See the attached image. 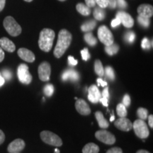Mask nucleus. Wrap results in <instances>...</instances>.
I'll return each instance as SVG.
<instances>
[{"instance_id":"nucleus-49","label":"nucleus","mask_w":153,"mask_h":153,"mask_svg":"<svg viewBox=\"0 0 153 153\" xmlns=\"http://www.w3.org/2000/svg\"><path fill=\"white\" fill-rule=\"evenodd\" d=\"M4 59V53L3 49L0 47V62H1Z\"/></svg>"},{"instance_id":"nucleus-5","label":"nucleus","mask_w":153,"mask_h":153,"mask_svg":"<svg viewBox=\"0 0 153 153\" xmlns=\"http://www.w3.org/2000/svg\"><path fill=\"white\" fill-rule=\"evenodd\" d=\"M133 128L135 135L141 139H145L149 136L150 131L147 124L143 120H135L133 124Z\"/></svg>"},{"instance_id":"nucleus-22","label":"nucleus","mask_w":153,"mask_h":153,"mask_svg":"<svg viewBox=\"0 0 153 153\" xmlns=\"http://www.w3.org/2000/svg\"><path fill=\"white\" fill-rule=\"evenodd\" d=\"M97 26V22L94 20H90L89 22H85L81 26V30L84 32H88L92 30Z\"/></svg>"},{"instance_id":"nucleus-32","label":"nucleus","mask_w":153,"mask_h":153,"mask_svg":"<svg viewBox=\"0 0 153 153\" xmlns=\"http://www.w3.org/2000/svg\"><path fill=\"white\" fill-rule=\"evenodd\" d=\"M152 41H151V43H150V41H149L148 38H143L142 43H141V46H142L143 49L149 50L151 47H152Z\"/></svg>"},{"instance_id":"nucleus-33","label":"nucleus","mask_w":153,"mask_h":153,"mask_svg":"<svg viewBox=\"0 0 153 153\" xmlns=\"http://www.w3.org/2000/svg\"><path fill=\"white\" fill-rule=\"evenodd\" d=\"M135 34L134 33L133 31H129L126 33L125 39L128 43H133L134 41H135Z\"/></svg>"},{"instance_id":"nucleus-55","label":"nucleus","mask_w":153,"mask_h":153,"mask_svg":"<svg viewBox=\"0 0 153 153\" xmlns=\"http://www.w3.org/2000/svg\"><path fill=\"white\" fill-rule=\"evenodd\" d=\"M25 1H27V2H30V1H32L33 0H24Z\"/></svg>"},{"instance_id":"nucleus-39","label":"nucleus","mask_w":153,"mask_h":153,"mask_svg":"<svg viewBox=\"0 0 153 153\" xmlns=\"http://www.w3.org/2000/svg\"><path fill=\"white\" fill-rule=\"evenodd\" d=\"M106 153H123L122 149L120 148H117V147H115V148H112L107 151Z\"/></svg>"},{"instance_id":"nucleus-3","label":"nucleus","mask_w":153,"mask_h":153,"mask_svg":"<svg viewBox=\"0 0 153 153\" xmlns=\"http://www.w3.org/2000/svg\"><path fill=\"white\" fill-rule=\"evenodd\" d=\"M4 27L9 35L11 36H18L22 33V29L21 26L16 22L12 16H7L3 22Z\"/></svg>"},{"instance_id":"nucleus-37","label":"nucleus","mask_w":153,"mask_h":153,"mask_svg":"<svg viewBox=\"0 0 153 153\" xmlns=\"http://www.w3.org/2000/svg\"><path fill=\"white\" fill-rule=\"evenodd\" d=\"M131 98L128 94H125L123 99V104L126 107H128L131 105Z\"/></svg>"},{"instance_id":"nucleus-19","label":"nucleus","mask_w":153,"mask_h":153,"mask_svg":"<svg viewBox=\"0 0 153 153\" xmlns=\"http://www.w3.org/2000/svg\"><path fill=\"white\" fill-rule=\"evenodd\" d=\"M95 116L96 118H97V122H98L99 127H100L101 128L106 129L107 128H108V126H109V123H108L106 118H104L102 113L101 111H97L95 113Z\"/></svg>"},{"instance_id":"nucleus-42","label":"nucleus","mask_w":153,"mask_h":153,"mask_svg":"<svg viewBox=\"0 0 153 153\" xmlns=\"http://www.w3.org/2000/svg\"><path fill=\"white\" fill-rule=\"evenodd\" d=\"M120 24V22L118 18H116V19H114V20H112L111 24V26L113 28L117 27V26H119Z\"/></svg>"},{"instance_id":"nucleus-7","label":"nucleus","mask_w":153,"mask_h":153,"mask_svg":"<svg viewBox=\"0 0 153 153\" xmlns=\"http://www.w3.org/2000/svg\"><path fill=\"white\" fill-rule=\"evenodd\" d=\"M18 78L22 83L29 85L32 81V75L28 71V67L26 64H21L17 70Z\"/></svg>"},{"instance_id":"nucleus-25","label":"nucleus","mask_w":153,"mask_h":153,"mask_svg":"<svg viewBox=\"0 0 153 153\" xmlns=\"http://www.w3.org/2000/svg\"><path fill=\"white\" fill-rule=\"evenodd\" d=\"M85 38V41H86L88 45H89L90 46H94L97 45V40L94 36H93V34L91 33H87L84 36Z\"/></svg>"},{"instance_id":"nucleus-41","label":"nucleus","mask_w":153,"mask_h":153,"mask_svg":"<svg viewBox=\"0 0 153 153\" xmlns=\"http://www.w3.org/2000/svg\"><path fill=\"white\" fill-rule=\"evenodd\" d=\"M108 2V7L111 9H115L116 7V0H107Z\"/></svg>"},{"instance_id":"nucleus-50","label":"nucleus","mask_w":153,"mask_h":153,"mask_svg":"<svg viewBox=\"0 0 153 153\" xmlns=\"http://www.w3.org/2000/svg\"><path fill=\"white\" fill-rule=\"evenodd\" d=\"M6 0H0V11H1L5 7Z\"/></svg>"},{"instance_id":"nucleus-23","label":"nucleus","mask_w":153,"mask_h":153,"mask_svg":"<svg viewBox=\"0 0 153 153\" xmlns=\"http://www.w3.org/2000/svg\"><path fill=\"white\" fill-rule=\"evenodd\" d=\"M119 51V46L117 44H115L114 43L110 45H107L105 47V51L108 55H114L116 54Z\"/></svg>"},{"instance_id":"nucleus-53","label":"nucleus","mask_w":153,"mask_h":153,"mask_svg":"<svg viewBox=\"0 0 153 153\" xmlns=\"http://www.w3.org/2000/svg\"><path fill=\"white\" fill-rule=\"evenodd\" d=\"M114 120H115V116H114V115H113V116H111V117L110 118V121H111V122H112V121H114Z\"/></svg>"},{"instance_id":"nucleus-34","label":"nucleus","mask_w":153,"mask_h":153,"mask_svg":"<svg viewBox=\"0 0 153 153\" xmlns=\"http://www.w3.org/2000/svg\"><path fill=\"white\" fill-rule=\"evenodd\" d=\"M81 55L82 60L85 61H87L89 58H90V55H89V50L87 48H85L82 50V51H81Z\"/></svg>"},{"instance_id":"nucleus-20","label":"nucleus","mask_w":153,"mask_h":153,"mask_svg":"<svg viewBox=\"0 0 153 153\" xmlns=\"http://www.w3.org/2000/svg\"><path fill=\"white\" fill-rule=\"evenodd\" d=\"M99 147L93 143H87L82 149V153H99Z\"/></svg>"},{"instance_id":"nucleus-44","label":"nucleus","mask_w":153,"mask_h":153,"mask_svg":"<svg viewBox=\"0 0 153 153\" xmlns=\"http://www.w3.org/2000/svg\"><path fill=\"white\" fill-rule=\"evenodd\" d=\"M102 96L103 97H105L106 99H109V91H108V87H105V89L103 90L102 92Z\"/></svg>"},{"instance_id":"nucleus-10","label":"nucleus","mask_w":153,"mask_h":153,"mask_svg":"<svg viewBox=\"0 0 153 153\" xmlns=\"http://www.w3.org/2000/svg\"><path fill=\"white\" fill-rule=\"evenodd\" d=\"M116 18H118L120 20V24H122L126 28H131L134 25V20L132 16L125 11H120L116 14Z\"/></svg>"},{"instance_id":"nucleus-46","label":"nucleus","mask_w":153,"mask_h":153,"mask_svg":"<svg viewBox=\"0 0 153 153\" xmlns=\"http://www.w3.org/2000/svg\"><path fill=\"white\" fill-rule=\"evenodd\" d=\"M99 101H101V103H102L103 106H108V99L105 98V97H102V98H101L99 99Z\"/></svg>"},{"instance_id":"nucleus-28","label":"nucleus","mask_w":153,"mask_h":153,"mask_svg":"<svg viewBox=\"0 0 153 153\" xmlns=\"http://www.w3.org/2000/svg\"><path fill=\"white\" fill-rule=\"evenodd\" d=\"M137 115L141 120H146L148 116V111L145 108H139L137 111Z\"/></svg>"},{"instance_id":"nucleus-56","label":"nucleus","mask_w":153,"mask_h":153,"mask_svg":"<svg viewBox=\"0 0 153 153\" xmlns=\"http://www.w3.org/2000/svg\"><path fill=\"white\" fill-rule=\"evenodd\" d=\"M58 1H66V0H58Z\"/></svg>"},{"instance_id":"nucleus-48","label":"nucleus","mask_w":153,"mask_h":153,"mask_svg":"<svg viewBox=\"0 0 153 153\" xmlns=\"http://www.w3.org/2000/svg\"><path fill=\"white\" fill-rule=\"evenodd\" d=\"M148 123H149V126H150L151 128H153V116L152 115H150V116H148Z\"/></svg>"},{"instance_id":"nucleus-12","label":"nucleus","mask_w":153,"mask_h":153,"mask_svg":"<svg viewBox=\"0 0 153 153\" xmlns=\"http://www.w3.org/2000/svg\"><path fill=\"white\" fill-rule=\"evenodd\" d=\"M25 146H26V144H25L24 141L22 139L18 138L14 140L9 145L7 150L9 153L20 152L21 151L24 150Z\"/></svg>"},{"instance_id":"nucleus-35","label":"nucleus","mask_w":153,"mask_h":153,"mask_svg":"<svg viewBox=\"0 0 153 153\" xmlns=\"http://www.w3.org/2000/svg\"><path fill=\"white\" fill-rule=\"evenodd\" d=\"M1 74L4 79L10 80L11 79V77H12V73H11L10 70H4Z\"/></svg>"},{"instance_id":"nucleus-8","label":"nucleus","mask_w":153,"mask_h":153,"mask_svg":"<svg viewBox=\"0 0 153 153\" xmlns=\"http://www.w3.org/2000/svg\"><path fill=\"white\" fill-rule=\"evenodd\" d=\"M95 137L98 140L106 145H113L116 143V137L109 131L101 130L96 132Z\"/></svg>"},{"instance_id":"nucleus-51","label":"nucleus","mask_w":153,"mask_h":153,"mask_svg":"<svg viewBox=\"0 0 153 153\" xmlns=\"http://www.w3.org/2000/svg\"><path fill=\"white\" fill-rule=\"evenodd\" d=\"M4 82H5V79H4L3 76H1V72H0V87H1V86L4 84Z\"/></svg>"},{"instance_id":"nucleus-17","label":"nucleus","mask_w":153,"mask_h":153,"mask_svg":"<svg viewBox=\"0 0 153 153\" xmlns=\"http://www.w3.org/2000/svg\"><path fill=\"white\" fill-rule=\"evenodd\" d=\"M79 78V73L74 69H68L62 74V79L63 81L71 80L72 82H76Z\"/></svg>"},{"instance_id":"nucleus-30","label":"nucleus","mask_w":153,"mask_h":153,"mask_svg":"<svg viewBox=\"0 0 153 153\" xmlns=\"http://www.w3.org/2000/svg\"><path fill=\"white\" fill-rule=\"evenodd\" d=\"M104 74H106V76L108 79H110L111 80H114L115 79V73L114 70L110 66H107L105 68V70H104Z\"/></svg>"},{"instance_id":"nucleus-18","label":"nucleus","mask_w":153,"mask_h":153,"mask_svg":"<svg viewBox=\"0 0 153 153\" xmlns=\"http://www.w3.org/2000/svg\"><path fill=\"white\" fill-rule=\"evenodd\" d=\"M0 47L9 53H13L16 50L15 44L6 37H3L0 39Z\"/></svg>"},{"instance_id":"nucleus-52","label":"nucleus","mask_w":153,"mask_h":153,"mask_svg":"<svg viewBox=\"0 0 153 153\" xmlns=\"http://www.w3.org/2000/svg\"><path fill=\"white\" fill-rule=\"evenodd\" d=\"M136 153H150V152H148V150H139L137 151Z\"/></svg>"},{"instance_id":"nucleus-27","label":"nucleus","mask_w":153,"mask_h":153,"mask_svg":"<svg viewBox=\"0 0 153 153\" xmlns=\"http://www.w3.org/2000/svg\"><path fill=\"white\" fill-rule=\"evenodd\" d=\"M116 111H117L118 116L120 117H126L128 114L126 107L123 104H118L117 107H116Z\"/></svg>"},{"instance_id":"nucleus-54","label":"nucleus","mask_w":153,"mask_h":153,"mask_svg":"<svg viewBox=\"0 0 153 153\" xmlns=\"http://www.w3.org/2000/svg\"><path fill=\"white\" fill-rule=\"evenodd\" d=\"M55 153H60V152L58 149L56 148V149H55Z\"/></svg>"},{"instance_id":"nucleus-16","label":"nucleus","mask_w":153,"mask_h":153,"mask_svg":"<svg viewBox=\"0 0 153 153\" xmlns=\"http://www.w3.org/2000/svg\"><path fill=\"white\" fill-rule=\"evenodd\" d=\"M137 13L139 16L150 19L153 15V7L150 4H141L137 7Z\"/></svg>"},{"instance_id":"nucleus-24","label":"nucleus","mask_w":153,"mask_h":153,"mask_svg":"<svg viewBox=\"0 0 153 153\" xmlns=\"http://www.w3.org/2000/svg\"><path fill=\"white\" fill-rule=\"evenodd\" d=\"M94 71L95 73L99 76L104 75V69L102 65V63L99 60H96L94 62Z\"/></svg>"},{"instance_id":"nucleus-1","label":"nucleus","mask_w":153,"mask_h":153,"mask_svg":"<svg viewBox=\"0 0 153 153\" xmlns=\"http://www.w3.org/2000/svg\"><path fill=\"white\" fill-rule=\"evenodd\" d=\"M72 34L66 29L60 30L57 44L55 45L53 54L57 58H60L64 55L67 49L70 47L72 42Z\"/></svg>"},{"instance_id":"nucleus-21","label":"nucleus","mask_w":153,"mask_h":153,"mask_svg":"<svg viewBox=\"0 0 153 153\" xmlns=\"http://www.w3.org/2000/svg\"><path fill=\"white\" fill-rule=\"evenodd\" d=\"M76 9L80 14L83 16H89L91 14V10L89 7H88L87 5L84 4L82 3H79L76 5Z\"/></svg>"},{"instance_id":"nucleus-9","label":"nucleus","mask_w":153,"mask_h":153,"mask_svg":"<svg viewBox=\"0 0 153 153\" xmlns=\"http://www.w3.org/2000/svg\"><path fill=\"white\" fill-rule=\"evenodd\" d=\"M39 79L43 82H47L50 80V76L51 73V65L48 62H43L40 65L38 69Z\"/></svg>"},{"instance_id":"nucleus-31","label":"nucleus","mask_w":153,"mask_h":153,"mask_svg":"<svg viewBox=\"0 0 153 153\" xmlns=\"http://www.w3.org/2000/svg\"><path fill=\"white\" fill-rule=\"evenodd\" d=\"M44 94L47 96V97H51L54 93V87L51 84H48L45 86L43 89Z\"/></svg>"},{"instance_id":"nucleus-43","label":"nucleus","mask_w":153,"mask_h":153,"mask_svg":"<svg viewBox=\"0 0 153 153\" xmlns=\"http://www.w3.org/2000/svg\"><path fill=\"white\" fill-rule=\"evenodd\" d=\"M85 2L88 7H94L96 5L95 0H85Z\"/></svg>"},{"instance_id":"nucleus-38","label":"nucleus","mask_w":153,"mask_h":153,"mask_svg":"<svg viewBox=\"0 0 153 153\" xmlns=\"http://www.w3.org/2000/svg\"><path fill=\"white\" fill-rule=\"evenodd\" d=\"M116 5H118L119 8L126 9L127 7L128 4L126 1V0H116Z\"/></svg>"},{"instance_id":"nucleus-29","label":"nucleus","mask_w":153,"mask_h":153,"mask_svg":"<svg viewBox=\"0 0 153 153\" xmlns=\"http://www.w3.org/2000/svg\"><path fill=\"white\" fill-rule=\"evenodd\" d=\"M137 22L144 28H148L150 26V19L147 18V17L138 16H137Z\"/></svg>"},{"instance_id":"nucleus-6","label":"nucleus","mask_w":153,"mask_h":153,"mask_svg":"<svg viewBox=\"0 0 153 153\" xmlns=\"http://www.w3.org/2000/svg\"><path fill=\"white\" fill-rule=\"evenodd\" d=\"M98 38L106 46L114 43V38L111 31L106 26H101L98 29Z\"/></svg>"},{"instance_id":"nucleus-4","label":"nucleus","mask_w":153,"mask_h":153,"mask_svg":"<svg viewBox=\"0 0 153 153\" xmlns=\"http://www.w3.org/2000/svg\"><path fill=\"white\" fill-rule=\"evenodd\" d=\"M41 138L48 145L55 147H60L62 145V141L60 137L53 132L48 131H42L41 133Z\"/></svg>"},{"instance_id":"nucleus-13","label":"nucleus","mask_w":153,"mask_h":153,"mask_svg":"<svg viewBox=\"0 0 153 153\" xmlns=\"http://www.w3.org/2000/svg\"><path fill=\"white\" fill-rule=\"evenodd\" d=\"M75 108L76 111L83 116H87L91 113L89 106L84 99H76L75 103Z\"/></svg>"},{"instance_id":"nucleus-40","label":"nucleus","mask_w":153,"mask_h":153,"mask_svg":"<svg viewBox=\"0 0 153 153\" xmlns=\"http://www.w3.org/2000/svg\"><path fill=\"white\" fill-rule=\"evenodd\" d=\"M68 62H69V64L70 65L75 66V65H77L78 61L75 60V59L74 58V57L70 56H70H68Z\"/></svg>"},{"instance_id":"nucleus-2","label":"nucleus","mask_w":153,"mask_h":153,"mask_svg":"<svg viewBox=\"0 0 153 153\" xmlns=\"http://www.w3.org/2000/svg\"><path fill=\"white\" fill-rule=\"evenodd\" d=\"M55 36L54 30L51 28H43L40 33L38 39V45L40 49L44 52H49L53 48Z\"/></svg>"},{"instance_id":"nucleus-36","label":"nucleus","mask_w":153,"mask_h":153,"mask_svg":"<svg viewBox=\"0 0 153 153\" xmlns=\"http://www.w3.org/2000/svg\"><path fill=\"white\" fill-rule=\"evenodd\" d=\"M96 4H97L99 6L100 8L105 9L108 7V2L107 0H95Z\"/></svg>"},{"instance_id":"nucleus-26","label":"nucleus","mask_w":153,"mask_h":153,"mask_svg":"<svg viewBox=\"0 0 153 153\" xmlns=\"http://www.w3.org/2000/svg\"><path fill=\"white\" fill-rule=\"evenodd\" d=\"M94 16L95 19L98 21H102L104 20L105 18V11L103 10L102 8H100V7H97V8H95L94 11Z\"/></svg>"},{"instance_id":"nucleus-57","label":"nucleus","mask_w":153,"mask_h":153,"mask_svg":"<svg viewBox=\"0 0 153 153\" xmlns=\"http://www.w3.org/2000/svg\"><path fill=\"white\" fill-rule=\"evenodd\" d=\"M16 153H19V152H16Z\"/></svg>"},{"instance_id":"nucleus-14","label":"nucleus","mask_w":153,"mask_h":153,"mask_svg":"<svg viewBox=\"0 0 153 153\" xmlns=\"http://www.w3.org/2000/svg\"><path fill=\"white\" fill-rule=\"evenodd\" d=\"M88 99L92 103H98L99 101V99H101V93L98 87L96 85H91L88 89Z\"/></svg>"},{"instance_id":"nucleus-15","label":"nucleus","mask_w":153,"mask_h":153,"mask_svg":"<svg viewBox=\"0 0 153 153\" xmlns=\"http://www.w3.org/2000/svg\"><path fill=\"white\" fill-rule=\"evenodd\" d=\"M18 55L23 60L27 62H33L35 61L36 59L35 55L33 54V53L28 49L24 48L19 49Z\"/></svg>"},{"instance_id":"nucleus-45","label":"nucleus","mask_w":153,"mask_h":153,"mask_svg":"<svg viewBox=\"0 0 153 153\" xmlns=\"http://www.w3.org/2000/svg\"><path fill=\"white\" fill-rule=\"evenodd\" d=\"M97 83H98L99 85H101V87H106V86H107V82L104 81L101 78H98L97 79Z\"/></svg>"},{"instance_id":"nucleus-11","label":"nucleus","mask_w":153,"mask_h":153,"mask_svg":"<svg viewBox=\"0 0 153 153\" xmlns=\"http://www.w3.org/2000/svg\"><path fill=\"white\" fill-rule=\"evenodd\" d=\"M114 126L118 129L123 131H130L133 129V123L128 118L120 117L114 122Z\"/></svg>"},{"instance_id":"nucleus-47","label":"nucleus","mask_w":153,"mask_h":153,"mask_svg":"<svg viewBox=\"0 0 153 153\" xmlns=\"http://www.w3.org/2000/svg\"><path fill=\"white\" fill-rule=\"evenodd\" d=\"M4 140H5V135L4 133V132L0 130V145H1L2 143L4 142Z\"/></svg>"}]
</instances>
